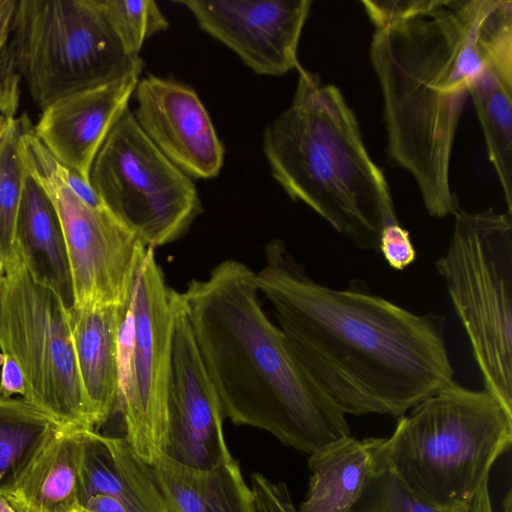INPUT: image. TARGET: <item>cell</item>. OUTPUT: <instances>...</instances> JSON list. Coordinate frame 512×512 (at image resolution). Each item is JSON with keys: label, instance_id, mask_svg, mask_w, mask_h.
I'll list each match as a JSON object with an SVG mask.
<instances>
[{"label": "cell", "instance_id": "6da1fadb", "mask_svg": "<svg viewBox=\"0 0 512 512\" xmlns=\"http://www.w3.org/2000/svg\"><path fill=\"white\" fill-rule=\"evenodd\" d=\"M256 282L296 358L345 415L400 417L454 381L441 317L320 284L279 239Z\"/></svg>", "mask_w": 512, "mask_h": 512}, {"label": "cell", "instance_id": "7a4b0ae2", "mask_svg": "<svg viewBox=\"0 0 512 512\" xmlns=\"http://www.w3.org/2000/svg\"><path fill=\"white\" fill-rule=\"evenodd\" d=\"M498 60H512L510 0H424L372 35L389 156L415 179L433 217L459 206L450 186L458 124L472 82Z\"/></svg>", "mask_w": 512, "mask_h": 512}, {"label": "cell", "instance_id": "3957f363", "mask_svg": "<svg viewBox=\"0 0 512 512\" xmlns=\"http://www.w3.org/2000/svg\"><path fill=\"white\" fill-rule=\"evenodd\" d=\"M180 294L224 418L308 455L351 435L346 415L265 313L255 271L227 259Z\"/></svg>", "mask_w": 512, "mask_h": 512}, {"label": "cell", "instance_id": "277c9868", "mask_svg": "<svg viewBox=\"0 0 512 512\" xmlns=\"http://www.w3.org/2000/svg\"><path fill=\"white\" fill-rule=\"evenodd\" d=\"M297 70L291 105L263 134L272 176L355 246L378 251L383 229L399 223L385 175L339 88Z\"/></svg>", "mask_w": 512, "mask_h": 512}, {"label": "cell", "instance_id": "5b68a950", "mask_svg": "<svg viewBox=\"0 0 512 512\" xmlns=\"http://www.w3.org/2000/svg\"><path fill=\"white\" fill-rule=\"evenodd\" d=\"M512 443V416L485 389L453 381L398 417L386 466L419 497L463 508Z\"/></svg>", "mask_w": 512, "mask_h": 512}, {"label": "cell", "instance_id": "8992f818", "mask_svg": "<svg viewBox=\"0 0 512 512\" xmlns=\"http://www.w3.org/2000/svg\"><path fill=\"white\" fill-rule=\"evenodd\" d=\"M140 59L125 52L93 0H21L0 72L13 102L18 103L23 78L43 110L64 96L119 76Z\"/></svg>", "mask_w": 512, "mask_h": 512}, {"label": "cell", "instance_id": "52a82bcc", "mask_svg": "<svg viewBox=\"0 0 512 512\" xmlns=\"http://www.w3.org/2000/svg\"><path fill=\"white\" fill-rule=\"evenodd\" d=\"M436 263L484 389L512 416V213L460 206Z\"/></svg>", "mask_w": 512, "mask_h": 512}, {"label": "cell", "instance_id": "ba28073f", "mask_svg": "<svg viewBox=\"0 0 512 512\" xmlns=\"http://www.w3.org/2000/svg\"><path fill=\"white\" fill-rule=\"evenodd\" d=\"M0 351L22 371L23 399L64 427L94 429L78 374L68 308L36 277L16 243L5 258Z\"/></svg>", "mask_w": 512, "mask_h": 512}, {"label": "cell", "instance_id": "9c48e42d", "mask_svg": "<svg viewBox=\"0 0 512 512\" xmlns=\"http://www.w3.org/2000/svg\"><path fill=\"white\" fill-rule=\"evenodd\" d=\"M19 152L26 172L43 188L58 216L68 255L73 306L126 303L148 248L107 208L83 201L61 165L36 137L27 114L18 118Z\"/></svg>", "mask_w": 512, "mask_h": 512}, {"label": "cell", "instance_id": "30bf717a", "mask_svg": "<svg viewBox=\"0 0 512 512\" xmlns=\"http://www.w3.org/2000/svg\"><path fill=\"white\" fill-rule=\"evenodd\" d=\"M148 248L137 272L118 338V399L126 440L152 465L162 454L173 330L180 292L171 288Z\"/></svg>", "mask_w": 512, "mask_h": 512}, {"label": "cell", "instance_id": "8fae6325", "mask_svg": "<svg viewBox=\"0 0 512 512\" xmlns=\"http://www.w3.org/2000/svg\"><path fill=\"white\" fill-rule=\"evenodd\" d=\"M107 209L150 248L180 238L202 211L197 188L146 136L129 109L90 171Z\"/></svg>", "mask_w": 512, "mask_h": 512}, {"label": "cell", "instance_id": "7c38bea8", "mask_svg": "<svg viewBox=\"0 0 512 512\" xmlns=\"http://www.w3.org/2000/svg\"><path fill=\"white\" fill-rule=\"evenodd\" d=\"M223 420L218 394L202 361L180 294L162 454L196 470L212 469L226 462L232 456L224 438Z\"/></svg>", "mask_w": 512, "mask_h": 512}, {"label": "cell", "instance_id": "4fadbf2b", "mask_svg": "<svg viewBox=\"0 0 512 512\" xmlns=\"http://www.w3.org/2000/svg\"><path fill=\"white\" fill-rule=\"evenodd\" d=\"M200 28L235 52L259 75L297 68L310 0H177Z\"/></svg>", "mask_w": 512, "mask_h": 512}, {"label": "cell", "instance_id": "5bb4252c", "mask_svg": "<svg viewBox=\"0 0 512 512\" xmlns=\"http://www.w3.org/2000/svg\"><path fill=\"white\" fill-rule=\"evenodd\" d=\"M134 96V117L151 142L190 178L220 173L225 149L196 91L182 82L149 74Z\"/></svg>", "mask_w": 512, "mask_h": 512}, {"label": "cell", "instance_id": "9a60e30c", "mask_svg": "<svg viewBox=\"0 0 512 512\" xmlns=\"http://www.w3.org/2000/svg\"><path fill=\"white\" fill-rule=\"evenodd\" d=\"M142 69L140 59L113 79L54 101L33 125L36 137L61 165L90 181L95 157L129 109Z\"/></svg>", "mask_w": 512, "mask_h": 512}, {"label": "cell", "instance_id": "2e32d148", "mask_svg": "<svg viewBox=\"0 0 512 512\" xmlns=\"http://www.w3.org/2000/svg\"><path fill=\"white\" fill-rule=\"evenodd\" d=\"M81 505L102 494L118 499L129 512H168L151 466L126 438L83 430L77 439Z\"/></svg>", "mask_w": 512, "mask_h": 512}, {"label": "cell", "instance_id": "e0dca14e", "mask_svg": "<svg viewBox=\"0 0 512 512\" xmlns=\"http://www.w3.org/2000/svg\"><path fill=\"white\" fill-rule=\"evenodd\" d=\"M128 301L68 309L78 374L93 428L116 412L118 338Z\"/></svg>", "mask_w": 512, "mask_h": 512}, {"label": "cell", "instance_id": "ac0fdd59", "mask_svg": "<svg viewBox=\"0 0 512 512\" xmlns=\"http://www.w3.org/2000/svg\"><path fill=\"white\" fill-rule=\"evenodd\" d=\"M386 437L332 441L308 457L311 476L297 512H348L373 475L386 467Z\"/></svg>", "mask_w": 512, "mask_h": 512}, {"label": "cell", "instance_id": "d6986e66", "mask_svg": "<svg viewBox=\"0 0 512 512\" xmlns=\"http://www.w3.org/2000/svg\"><path fill=\"white\" fill-rule=\"evenodd\" d=\"M151 470L168 512H256L252 489L232 457L196 470L160 454Z\"/></svg>", "mask_w": 512, "mask_h": 512}, {"label": "cell", "instance_id": "ffe728a7", "mask_svg": "<svg viewBox=\"0 0 512 512\" xmlns=\"http://www.w3.org/2000/svg\"><path fill=\"white\" fill-rule=\"evenodd\" d=\"M79 430L58 429L14 486L1 495L15 512H78L81 509L77 467Z\"/></svg>", "mask_w": 512, "mask_h": 512}, {"label": "cell", "instance_id": "44dd1931", "mask_svg": "<svg viewBox=\"0 0 512 512\" xmlns=\"http://www.w3.org/2000/svg\"><path fill=\"white\" fill-rule=\"evenodd\" d=\"M15 243L36 277L54 289L70 309L73 288L62 228L47 194L27 172L16 221Z\"/></svg>", "mask_w": 512, "mask_h": 512}, {"label": "cell", "instance_id": "7402d4cb", "mask_svg": "<svg viewBox=\"0 0 512 512\" xmlns=\"http://www.w3.org/2000/svg\"><path fill=\"white\" fill-rule=\"evenodd\" d=\"M489 160L512 213V60L490 62L470 88Z\"/></svg>", "mask_w": 512, "mask_h": 512}, {"label": "cell", "instance_id": "603a6c76", "mask_svg": "<svg viewBox=\"0 0 512 512\" xmlns=\"http://www.w3.org/2000/svg\"><path fill=\"white\" fill-rule=\"evenodd\" d=\"M61 427L25 399L0 396V495L14 486Z\"/></svg>", "mask_w": 512, "mask_h": 512}, {"label": "cell", "instance_id": "cb8c5ba5", "mask_svg": "<svg viewBox=\"0 0 512 512\" xmlns=\"http://www.w3.org/2000/svg\"><path fill=\"white\" fill-rule=\"evenodd\" d=\"M111 31L131 57H140L144 42L165 31L169 21L152 0H93Z\"/></svg>", "mask_w": 512, "mask_h": 512}, {"label": "cell", "instance_id": "d4e9b609", "mask_svg": "<svg viewBox=\"0 0 512 512\" xmlns=\"http://www.w3.org/2000/svg\"><path fill=\"white\" fill-rule=\"evenodd\" d=\"M18 119H10L0 140V248L5 258L15 246V229L26 174L19 152Z\"/></svg>", "mask_w": 512, "mask_h": 512}, {"label": "cell", "instance_id": "484cf974", "mask_svg": "<svg viewBox=\"0 0 512 512\" xmlns=\"http://www.w3.org/2000/svg\"><path fill=\"white\" fill-rule=\"evenodd\" d=\"M348 512H462L434 505L413 492L386 466L371 477Z\"/></svg>", "mask_w": 512, "mask_h": 512}, {"label": "cell", "instance_id": "4316f807", "mask_svg": "<svg viewBox=\"0 0 512 512\" xmlns=\"http://www.w3.org/2000/svg\"><path fill=\"white\" fill-rule=\"evenodd\" d=\"M392 269L404 270L416 259V250L408 230L400 223L385 227L379 240V249Z\"/></svg>", "mask_w": 512, "mask_h": 512}, {"label": "cell", "instance_id": "83f0119b", "mask_svg": "<svg viewBox=\"0 0 512 512\" xmlns=\"http://www.w3.org/2000/svg\"><path fill=\"white\" fill-rule=\"evenodd\" d=\"M251 480L256 512H297L285 483L272 482L260 473H254Z\"/></svg>", "mask_w": 512, "mask_h": 512}, {"label": "cell", "instance_id": "f1b7e54d", "mask_svg": "<svg viewBox=\"0 0 512 512\" xmlns=\"http://www.w3.org/2000/svg\"><path fill=\"white\" fill-rule=\"evenodd\" d=\"M17 1L0 0V58L8 42ZM18 106L8 97L0 72V113L15 118Z\"/></svg>", "mask_w": 512, "mask_h": 512}, {"label": "cell", "instance_id": "f546056e", "mask_svg": "<svg viewBox=\"0 0 512 512\" xmlns=\"http://www.w3.org/2000/svg\"><path fill=\"white\" fill-rule=\"evenodd\" d=\"M0 363V396L13 397L14 395H20L23 398L26 387L20 367L11 357L1 353Z\"/></svg>", "mask_w": 512, "mask_h": 512}, {"label": "cell", "instance_id": "4dcf8cb0", "mask_svg": "<svg viewBox=\"0 0 512 512\" xmlns=\"http://www.w3.org/2000/svg\"><path fill=\"white\" fill-rule=\"evenodd\" d=\"M462 512H494L489 491V480L485 481L473 498L462 508ZM500 512H512V490L503 499Z\"/></svg>", "mask_w": 512, "mask_h": 512}, {"label": "cell", "instance_id": "1f68e13d", "mask_svg": "<svg viewBox=\"0 0 512 512\" xmlns=\"http://www.w3.org/2000/svg\"><path fill=\"white\" fill-rule=\"evenodd\" d=\"M82 508L87 512H129L118 499L102 494L87 498Z\"/></svg>", "mask_w": 512, "mask_h": 512}, {"label": "cell", "instance_id": "d6a6232c", "mask_svg": "<svg viewBox=\"0 0 512 512\" xmlns=\"http://www.w3.org/2000/svg\"><path fill=\"white\" fill-rule=\"evenodd\" d=\"M4 277H5V256H4L2 249L0 248V296H1Z\"/></svg>", "mask_w": 512, "mask_h": 512}, {"label": "cell", "instance_id": "836d02e7", "mask_svg": "<svg viewBox=\"0 0 512 512\" xmlns=\"http://www.w3.org/2000/svg\"><path fill=\"white\" fill-rule=\"evenodd\" d=\"M10 119H13V118H10ZM10 119L0 113V140L8 128Z\"/></svg>", "mask_w": 512, "mask_h": 512}, {"label": "cell", "instance_id": "e575fe53", "mask_svg": "<svg viewBox=\"0 0 512 512\" xmlns=\"http://www.w3.org/2000/svg\"><path fill=\"white\" fill-rule=\"evenodd\" d=\"M0 512H15L8 501L0 495Z\"/></svg>", "mask_w": 512, "mask_h": 512}, {"label": "cell", "instance_id": "d590c367", "mask_svg": "<svg viewBox=\"0 0 512 512\" xmlns=\"http://www.w3.org/2000/svg\"><path fill=\"white\" fill-rule=\"evenodd\" d=\"M78 512H87V511H86V510H84V509L81 507V509H80Z\"/></svg>", "mask_w": 512, "mask_h": 512}]
</instances>
